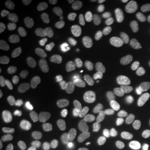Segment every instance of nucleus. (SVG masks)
Listing matches in <instances>:
<instances>
[{
    "mask_svg": "<svg viewBox=\"0 0 150 150\" xmlns=\"http://www.w3.org/2000/svg\"><path fill=\"white\" fill-rule=\"evenodd\" d=\"M79 65L78 63H73L65 68V73L68 76H73L76 71L79 70Z\"/></svg>",
    "mask_w": 150,
    "mask_h": 150,
    "instance_id": "79ce46f5",
    "label": "nucleus"
},
{
    "mask_svg": "<svg viewBox=\"0 0 150 150\" xmlns=\"http://www.w3.org/2000/svg\"><path fill=\"white\" fill-rule=\"evenodd\" d=\"M84 102L92 106H100L104 102V96L98 91H90L83 97Z\"/></svg>",
    "mask_w": 150,
    "mask_h": 150,
    "instance_id": "20e7f679",
    "label": "nucleus"
},
{
    "mask_svg": "<svg viewBox=\"0 0 150 150\" xmlns=\"http://www.w3.org/2000/svg\"><path fill=\"white\" fill-rule=\"evenodd\" d=\"M65 110L68 116L73 121H79L82 117L79 106L77 101L74 97H69L66 99L65 103Z\"/></svg>",
    "mask_w": 150,
    "mask_h": 150,
    "instance_id": "f257e3e1",
    "label": "nucleus"
},
{
    "mask_svg": "<svg viewBox=\"0 0 150 150\" xmlns=\"http://www.w3.org/2000/svg\"><path fill=\"white\" fill-rule=\"evenodd\" d=\"M9 42L4 38H0V55L2 56L4 54L8 51L9 49Z\"/></svg>",
    "mask_w": 150,
    "mask_h": 150,
    "instance_id": "a19ab883",
    "label": "nucleus"
},
{
    "mask_svg": "<svg viewBox=\"0 0 150 150\" xmlns=\"http://www.w3.org/2000/svg\"><path fill=\"white\" fill-rule=\"evenodd\" d=\"M35 86H36V81H35V79L33 78L27 81L20 87V91H19L20 95L23 97L27 96L34 91Z\"/></svg>",
    "mask_w": 150,
    "mask_h": 150,
    "instance_id": "4468645a",
    "label": "nucleus"
},
{
    "mask_svg": "<svg viewBox=\"0 0 150 150\" xmlns=\"http://www.w3.org/2000/svg\"><path fill=\"white\" fill-rule=\"evenodd\" d=\"M10 140L13 147L17 149H20L22 148L21 142L19 140L18 137L13 132L10 133Z\"/></svg>",
    "mask_w": 150,
    "mask_h": 150,
    "instance_id": "58836bf2",
    "label": "nucleus"
},
{
    "mask_svg": "<svg viewBox=\"0 0 150 150\" xmlns=\"http://www.w3.org/2000/svg\"><path fill=\"white\" fill-rule=\"evenodd\" d=\"M88 18L91 20V22L95 24V26L99 28L104 27L105 20L102 14H101L99 12L97 11H93V12L90 13L88 15Z\"/></svg>",
    "mask_w": 150,
    "mask_h": 150,
    "instance_id": "412c9836",
    "label": "nucleus"
},
{
    "mask_svg": "<svg viewBox=\"0 0 150 150\" xmlns=\"http://www.w3.org/2000/svg\"><path fill=\"white\" fill-rule=\"evenodd\" d=\"M91 76V73L90 71L86 70L83 72L82 74H79L76 76V81L79 85L84 86L87 83L88 80L89 79Z\"/></svg>",
    "mask_w": 150,
    "mask_h": 150,
    "instance_id": "473e14b6",
    "label": "nucleus"
},
{
    "mask_svg": "<svg viewBox=\"0 0 150 150\" xmlns=\"http://www.w3.org/2000/svg\"><path fill=\"white\" fill-rule=\"evenodd\" d=\"M125 149V141L122 137L115 136L112 138L111 145L108 150H124Z\"/></svg>",
    "mask_w": 150,
    "mask_h": 150,
    "instance_id": "a878e982",
    "label": "nucleus"
},
{
    "mask_svg": "<svg viewBox=\"0 0 150 150\" xmlns=\"http://www.w3.org/2000/svg\"><path fill=\"white\" fill-rule=\"evenodd\" d=\"M69 30H70V32L73 37L74 38L78 39H81L83 38V33L81 31V27L80 24L78 23L76 21H72L68 25Z\"/></svg>",
    "mask_w": 150,
    "mask_h": 150,
    "instance_id": "5701e85b",
    "label": "nucleus"
},
{
    "mask_svg": "<svg viewBox=\"0 0 150 150\" xmlns=\"http://www.w3.org/2000/svg\"><path fill=\"white\" fill-rule=\"evenodd\" d=\"M138 10V5L133 1H127L122 4L120 12L122 16L125 17H130L133 16Z\"/></svg>",
    "mask_w": 150,
    "mask_h": 150,
    "instance_id": "9b49d317",
    "label": "nucleus"
},
{
    "mask_svg": "<svg viewBox=\"0 0 150 150\" xmlns=\"http://www.w3.org/2000/svg\"><path fill=\"white\" fill-rule=\"evenodd\" d=\"M37 3L41 8L45 9L47 8L53 3V1L52 0H38Z\"/></svg>",
    "mask_w": 150,
    "mask_h": 150,
    "instance_id": "de8ad7c7",
    "label": "nucleus"
},
{
    "mask_svg": "<svg viewBox=\"0 0 150 150\" xmlns=\"http://www.w3.org/2000/svg\"><path fill=\"white\" fill-rule=\"evenodd\" d=\"M141 109L146 116L150 118V102L145 101L141 104Z\"/></svg>",
    "mask_w": 150,
    "mask_h": 150,
    "instance_id": "49530a36",
    "label": "nucleus"
},
{
    "mask_svg": "<svg viewBox=\"0 0 150 150\" xmlns=\"http://www.w3.org/2000/svg\"><path fill=\"white\" fill-rule=\"evenodd\" d=\"M0 81L2 83L12 85L16 82V78L11 71L6 67L0 68Z\"/></svg>",
    "mask_w": 150,
    "mask_h": 150,
    "instance_id": "f8f14e48",
    "label": "nucleus"
},
{
    "mask_svg": "<svg viewBox=\"0 0 150 150\" xmlns=\"http://www.w3.org/2000/svg\"><path fill=\"white\" fill-rule=\"evenodd\" d=\"M117 79L115 78L113 73L110 71H107L102 75V84L106 87H110L117 83Z\"/></svg>",
    "mask_w": 150,
    "mask_h": 150,
    "instance_id": "b1692460",
    "label": "nucleus"
},
{
    "mask_svg": "<svg viewBox=\"0 0 150 150\" xmlns=\"http://www.w3.org/2000/svg\"><path fill=\"white\" fill-rule=\"evenodd\" d=\"M138 70L140 76L145 80H150V62L141 61L138 64Z\"/></svg>",
    "mask_w": 150,
    "mask_h": 150,
    "instance_id": "f3484780",
    "label": "nucleus"
},
{
    "mask_svg": "<svg viewBox=\"0 0 150 150\" xmlns=\"http://www.w3.org/2000/svg\"><path fill=\"white\" fill-rule=\"evenodd\" d=\"M50 146V140L47 138H39L31 144L30 150H47Z\"/></svg>",
    "mask_w": 150,
    "mask_h": 150,
    "instance_id": "aec40b11",
    "label": "nucleus"
},
{
    "mask_svg": "<svg viewBox=\"0 0 150 150\" xmlns=\"http://www.w3.org/2000/svg\"><path fill=\"white\" fill-rule=\"evenodd\" d=\"M9 11L15 16L20 17L23 16L24 13V7L20 1H11L8 4Z\"/></svg>",
    "mask_w": 150,
    "mask_h": 150,
    "instance_id": "6ab92c4d",
    "label": "nucleus"
},
{
    "mask_svg": "<svg viewBox=\"0 0 150 150\" xmlns=\"http://www.w3.org/2000/svg\"><path fill=\"white\" fill-rule=\"evenodd\" d=\"M113 67H114V69H115V72H117L120 76H125L127 74H128L129 72L128 68H127L125 65L122 64L121 63H118V62H117V63H115V64H114Z\"/></svg>",
    "mask_w": 150,
    "mask_h": 150,
    "instance_id": "e433bc0d",
    "label": "nucleus"
},
{
    "mask_svg": "<svg viewBox=\"0 0 150 150\" xmlns=\"http://www.w3.org/2000/svg\"><path fill=\"white\" fill-rule=\"evenodd\" d=\"M80 11L79 6L76 4H70L63 8L62 16L65 18H74L79 14Z\"/></svg>",
    "mask_w": 150,
    "mask_h": 150,
    "instance_id": "dca6fc26",
    "label": "nucleus"
},
{
    "mask_svg": "<svg viewBox=\"0 0 150 150\" xmlns=\"http://www.w3.org/2000/svg\"><path fill=\"white\" fill-rule=\"evenodd\" d=\"M59 86L63 93L69 96L74 97L78 95L77 88L69 81L65 79L61 80L59 83Z\"/></svg>",
    "mask_w": 150,
    "mask_h": 150,
    "instance_id": "9d476101",
    "label": "nucleus"
},
{
    "mask_svg": "<svg viewBox=\"0 0 150 150\" xmlns=\"http://www.w3.org/2000/svg\"><path fill=\"white\" fill-rule=\"evenodd\" d=\"M108 36L105 34H101L97 35L92 40V43L95 47L97 48L103 47L108 42Z\"/></svg>",
    "mask_w": 150,
    "mask_h": 150,
    "instance_id": "bb28decb",
    "label": "nucleus"
},
{
    "mask_svg": "<svg viewBox=\"0 0 150 150\" xmlns=\"http://www.w3.org/2000/svg\"><path fill=\"white\" fill-rule=\"evenodd\" d=\"M47 120L45 117L36 118L33 123V127L37 131H42L47 126Z\"/></svg>",
    "mask_w": 150,
    "mask_h": 150,
    "instance_id": "72a5a7b5",
    "label": "nucleus"
},
{
    "mask_svg": "<svg viewBox=\"0 0 150 150\" xmlns=\"http://www.w3.org/2000/svg\"><path fill=\"white\" fill-rule=\"evenodd\" d=\"M59 55L61 59L67 61H75L78 60L75 50L69 47H63L60 49Z\"/></svg>",
    "mask_w": 150,
    "mask_h": 150,
    "instance_id": "ddd939ff",
    "label": "nucleus"
},
{
    "mask_svg": "<svg viewBox=\"0 0 150 150\" xmlns=\"http://www.w3.org/2000/svg\"><path fill=\"white\" fill-rule=\"evenodd\" d=\"M140 131L142 135V136L150 142V126L147 125H141L140 127Z\"/></svg>",
    "mask_w": 150,
    "mask_h": 150,
    "instance_id": "ea45409f",
    "label": "nucleus"
},
{
    "mask_svg": "<svg viewBox=\"0 0 150 150\" xmlns=\"http://www.w3.org/2000/svg\"><path fill=\"white\" fill-rule=\"evenodd\" d=\"M28 42L25 38H15L13 40V47L17 52H21L25 50L27 47Z\"/></svg>",
    "mask_w": 150,
    "mask_h": 150,
    "instance_id": "c756f323",
    "label": "nucleus"
},
{
    "mask_svg": "<svg viewBox=\"0 0 150 150\" xmlns=\"http://www.w3.org/2000/svg\"><path fill=\"white\" fill-rule=\"evenodd\" d=\"M127 107L120 102H117L112 105L110 109V117L113 120L125 117L127 114Z\"/></svg>",
    "mask_w": 150,
    "mask_h": 150,
    "instance_id": "39448f33",
    "label": "nucleus"
},
{
    "mask_svg": "<svg viewBox=\"0 0 150 150\" xmlns=\"http://www.w3.org/2000/svg\"><path fill=\"white\" fill-rule=\"evenodd\" d=\"M29 117V113L25 110H17L13 115V120L16 123L20 124L24 122L27 120Z\"/></svg>",
    "mask_w": 150,
    "mask_h": 150,
    "instance_id": "c85d7f7f",
    "label": "nucleus"
},
{
    "mask_svg": "<svg viewBox=\"0 0 150 150\" xmlns=\"http://www.w3.org/2000/svg\"><path fill=\"white\" fill-rule=\"evenodd\" d=\"M67 136H68V133L65 127H60L59 128L56 129L52 134V145L56 148L60 147L63 140H65L67 138Z\"/></svg>",
    "mask_w": 150,
    "mask_h": 150,
    "instance_id": "7ed1b4c3",
    "label": "nucleus"
},
{
    "mask_svg": "<svg viewBox=\"0 0 150 150\" xmlns=\"http://www.w3.org/2000/svg\"><path fill=\"white\" fill-rule=\"evenodd\" d=\"M112 140V138L108 134H104L102 136H101L99 138V142H100L103 149H109L110 145H111Z\"/></svg>",
    "mask_w": 150,
    "mask_h": 150,
    "instance_id": "c9c22d12",
    "label": "nucleus"
},
{
    "mask_svg": "<svg viewBox=\"0 0 150 150\" xmlns=\"http://www.w3.org/2000/svg\"></svg>",
    "mask_w": 150,
    "mask_h": 150,
    "instance_id": "4d7b16f0",
    "label": "nucleus"
},
{
    "mask_svg": "<svg viewBox=\"0 0 150 150\" xmlns=\"http://www.w3.org/2000/svg\"><path fill=\"white\" fill-rule=\"evenodd\" d=\"M131 33H132V38L135 42L139 43L142 41L141 33L140 31V27L137 23H135L131 27Z\"/></svg>",
    "mask_w": 150,
    "mask_h": 150,
    "instance_id": "2f4dec72",
    "label": "nucleus"
},
{
    "mask_svg": "<svg viewBox=\"0 0 150 150\" xmlns=\"http://www.w3.org/2000/svg\"><path fill=\"white\" fill-rule=\"evenodd\" d=\"M93 130L94 133V136L95 137H99V138H100L101 136L104 135L105 129L102 125H96V126L93 127Z\"/></svg>",
    "mask_w": 150,
    "mask_h": 150,
    "instance_id": "a18cd8bd",
    "label": "nucleus"
},
{
    "mask_svg": "<svg viewBox=\"0 0 150 150\" xmlns=\"http://www.w3.org/2000/svg\"><path fill=\"white\" fill-rule=\"evenodd\" d=\"M14 32L23 38L29 37L31 34V30L29 25L23 22H17L13 26Z\"/></svg>",
    "mask_w": 150,
    "mask_h": 150,
    "instance_id": "2eb2a0df",
    "label": "nucleus"
},
{
    "mask_svg": "<svg viewBox=\"0 0 150 150\" xmlns=\"http://www.w3.org/2000/svg\"><path fill=\"white\" fill-rule=\"evenodd\" d=\"M125 106H126L127 109L128 111L131 113H134L138 110V103L136 101L134 97H127L126 99H125Z\"/></svg>",
    "mask_w": 150,
    "mask_h": 150,
    "instance_id": "cd10ccee",
    "label": "nucleus"
},
{
    "mask_svg": "<svg viewBox=\"0 0 150 150\" xmlns=\"http://www.w3.org/2000/svg\"><path fill=\"white\" fill-rule=\"evenodd\" d=\"M138 120V117H136V118H135V119H134V120H135V121H137V120Z\"/></svg>",
    "mask_w": 150,
    "mask_h": 150,
    "instance_id": "5fc2aeb1",
    "label": "nucleus"
},
{
    "mask_svg": "<svg viewBox=\"0 0 150 150\" xmlns=\"http://www.w3.org/2000/svg\"><path fill=\"white\" fill-rule=\"evenodd\" d=\"M40 38L46 46L52 47L56 43L57 37L54 31L46 28L41 31Z\"/></svg>",
    "mask_w": 150,
    "mask_h": 150,
    "instance_id": "423d86ee",
    "label": "nucleus"
},
{
    "mask_svg": "<svg viewBox=\"0 0 150 150\" xmlns=\"http://www.w3.org/2000/svg\"><path fill=\"white\" fill-rule=\"evenodd\" d=\"M77 59L81 63H87L89 61L90 54L88 49L83 45H79L74 49Z\"/></svg>",
    "mask_w": 150,
    "mask_h": 150,
    "instance_id": "a211bd4d",
    "label": "nucleus"
},
{
    "mask_svg": "<svg viewBox=\"0 0 150 150\" xmlns=\"http://www.w3.org/2000/svg\"><path fill=\"white\" fill-rule=\"evenodd\" d=\"M15 67L19 72H27L32 70L33 64L32 61L29 58L23 57L18 59L15 62Z\"/></svg>",
    "mask_w": 150,
    "mask_h": 150,
    "instance_id": "0eeeda50",
    "label": "nucleus"
},
{
    "mask_svg": "<svg viewBox=\"0 0 150 150\" xmlns=\"http://www.w3.org/2000/svg\"><path fill=\"white\" fill-rule=\"evenodd\" d=\"M0 141L3 145H6L11 142L10 133L4 127H0Z\"/></svg>",
    "mask_w": 150,
    "mask_h": 150,
    "instance_id": "f704fd0d",
    "label": "nucleus"
},
{
    "mask_svg": "<svg viewBox=\"0 0 150 150\" xmlns=\"http://www.w3.org/2000/svg\"><path fill=\"white\" fill-rule=\"evenodd\" d=\"M121 131L122 134H125V133L129 132V131H133V127L130 126V125H125L121 129Z\"/></svg>",
    "mask_w": 150,
    "mask_h": 150,
    "instance_id": "8fccbe9b",
    "label": "nucleus"
},
{
    "mask_svg": "<svg viewBox=\"0 0 150 150\" xmlns=\"http://www.w3.org/2000/svg\"><path fill=\"white\" fill-rule=\"evenodd\" d=\"M100 32L102 33V34H104L105 32H106V28L104 27L100 28Z\"/></svg>",
    "mask_w": 150,
    "mask_h": 150,
    "instance_id": "603ef678",
    "label": "nucleus"
},
{
    "mask_svg": "<svg viewBox=\"0 0 150 150\" xmlns=\"http://www.w3.org/2000/svg\"><path fill=\"white\" fill-rule=\"evenodd\" d=\"M128 27V24L126 22L120 21L116 22L113 26V31L116 34L122 35L126 31L127 28Z\"/></svg>",
    "mask_w": 150,
    "mask_h": 150,
    "instance_id": "7c9ffc66",
    "label": "nucleus"
},
{
    "mask_svg": "<svg viewBox=\"0 0 150 150\" xmlns=\"http://www.w3.org/2000/svg\"><path fill=\"white\" fill-rule=\"evenodd\" d=\"M81 2L86 7L91 8V7H93V6L95 5L96 1H95V0H82Z\"/></svg>",
    "mask_w": 150,
    "mask_h": 150,
    "instance_id": "09e8293b",
    "label": "nucleus"
},
{
    "mask_svg": "<svg viewBox=\"0 0 150 150\" xmlns=\"http://www.w3.org/2000/svg\"><path fill=\"white\" fill-rule=\"evenodd\" d=\"M45 104L46 108L53 113H56L60 111L61 106L56 97L52 95H47L45 97Z\"/></svg>",
    "mask_w": 150,
    "mask_h": 150,
    "instance_id": "1a4fd4ad",
    "label": "nucleus"
},
{
    "mask_svg": "<svg viewBox=\"0 0 150 150\" xmlns=\"http://www.w3.org/2000/svg\"><path fill=\"white\" fill-rule=\"evenodd\" d=\"M20 134H21L22 139L24 140H27L29 139L31 134H32V131H31V129L29 126H24L21 129Z\"/></svg>",
    "mask_w": 150,
    "mask_h": 150,
    "instance_id": "37998d69",
    "label": "nucleus"
},
{
    "mask_svg": "<svg viewBox=\"0 0 150 150\" xmlns=\"http://www.w3.org/2000/svg\"><path fill=\"white\" fill-rule=\"evenodd\" d=\"M30 54L32 57L37 61H42L45 58V54L40 47L33 45L30 47Z\"/></svg>",
    "mask_w": 150,
    "mask_h": 150,
    "instance_id": "393cba45",
    "label": "nucleus"
},
{
    "mask_svg": "<svg viewBox=\"0 0 150 150\" xmlns=\"http://www.w3.org/2000/svg\"><path fill=\"white\" fill-rule=\"evenodd\" d=\"M128 84L129 85H132V83H131V82H128Z\"/></svg>",
    "mask_w": 150,
    "mask_h": 150,
    "instance_id": "6e6d98bb",
    "label": "nucleus"
},
{
    "mask_svg": "<svg viewBox=\"0 0 150 150\" xmlns=\"http://www.w3.org/2000/svg\"><path fill=\"white\" fill-rule=\"evenodd\" d=\"M16 97L11 93L2 94L0 96V105L1 106L11 107L16 104Z\"/></svg>",
    "mask_w": 150,
    "mask_h": 150,
    "instance_id": "4be33fe9",
    "label": "nucleus"
},
{
    "mask_svg": "<svg viewBox=\"0 0 150 150\" xmlns=\"http://www.w3.org/2000/svg\"><path fill=\"white\" fill-rule=\"evenodd\" d=\"M17 23L16 20H15L14 18H11L9 16H6L2 19V21H1V24H2V27L4 29H6L7 28L14 26L15 24Z\"/></svg>",
    "mask_w": 150,
    "mask_h": 150,
    "instance_id": "4c0bfd02",
    "label": "nucleus"
},
{
    "mask_svg": "<svg viewBox=\"0 0 150 150\" xmlns=\"http://www.w3.org/2000/svg\"><path fill=\"white\" fill-rule=\"evenodd\" d=\"M142 33L147 37H150V19H146L142 24Z\"/></svg>",
    "mask_w": 150,
    "mask_h": 150,
    "instance_id": "c03bdc74",
    "label": "nucleus"
},
{
    "mask_svg": "<svg viewBox=\"0 0 150 150\" xmlns=\"http://www.w3.org/2000/svg\"><path fill=\"white\" fill-rule=\"evenodd\" d=\"M120 55L125 61H131L134 59L136 54V50L134 45L131 42H122L119 45Z\"/></svg>",
    "mask_w": 150,
    "mask_h": 150,
    "instance_id": "f03ea898",
    "label": "nucleus"
},
{
    "mask_svg": "<svg viewBox=\"0 0 150 150\" xmlns=\"http://www.w3.org/2000/svg\"><path fill=\"white\" fill-rule=\"evenodd\" d=\"M125 2V1H123V0H114L113 1V3H114V4H115V6H119V5H120L121 4H122V3H124Z\"/></svg>",
    "mask_w": 150,
    "mask_h": 150,
    "instance_id": "3c124183",
    "label": "nucleus"
},
{
    "mask_svg": "<svg viewBox=\"0 0 150 150\" xmlns=\"http://www.w3.org/2000/svg\"><path fill=\"white\" fill-rule=\"evenodd\" d=\"M122 138L125 142L131 145L139 146L143 143L142 137L134 131H129V132L125 133L122 134Z\"/></svg>",
    "mask_w": 150,
    "mask_h": 150,
    "instance_id": "6e6552de",
    "label": "nucleus"
},
{
    "mask_svg": "<svg viewBox=\"0 0 150 150\" xmlns=\"http://www.w3.org/2000/svg\"><path fill=\"white\" fill-rule=\"evenodd\" d=\"M2 120V114H0V122Z\"/></svg>",
    "mask_w": 150,
    "mask_h": 150,
    "instance_id": "864d4df0",
    "label": "nucleus"
}]
</instances>
